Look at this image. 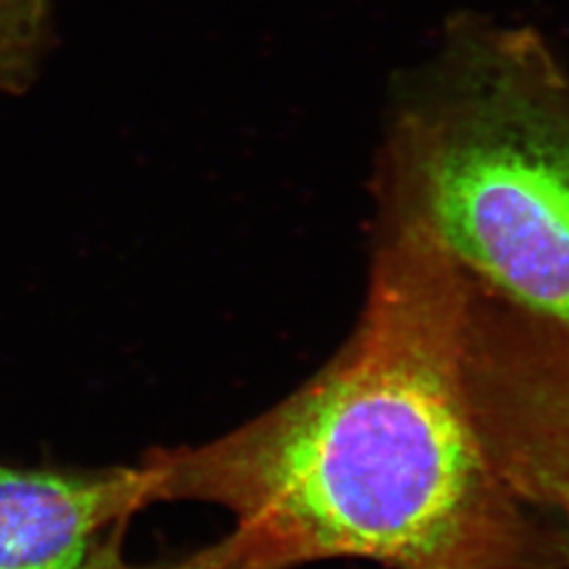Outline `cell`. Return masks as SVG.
Returning <instances> with one entry per match:
<instances>
[{
    "label": "cell",
    "instance_id": "6da1fadb",
    "mask_svg": "<svg viewBox=\"0 0 569 569\" xmlns=\"http://www.w3.org/2000/svg\"><path fill=\"white\" fill-rule=\"evenodd\" d=\"M467 274L413 224L376 220L342 348L279 406L199 448L157 449V502L230 510L264 569H550L465 390Z\"/></svg>",
    "mask_w": 569,
    "mask_h": 569
},
{
    "label": "cell",
    "instance_id": "7a4b0ae2",
    "mask_svg": "<svg viewBox=\"0 0 569 569\" xmlns=\"http://www.w3.org/2000/svg\"><path fill=\"white\" fill-rule=\"evenodd\" d=\"M376 218L420 226L477 283L569 327V70L531 28L448 26L397 79Z\"/></svg>",
    "mask_w": 569,
    "mask_h": 569
},
{
    "label": "cell",
    "instance_id": "3957f363",
    "mask_svg": "<svg viewBox=\"0 0 569 569\" xmlns=\"http://www.w3.org/2000/svg\"><path fill=\"white\" fill-rule=\"evenodd\" d=\"M465 390L510 493L569 531V327L467 277Z\"/></svg>",
    "mask_w": 569,
    "mask_h": 569
},
{
    "label": "cell",
    "instance_id": "277c9868",
    "mask_svg": "<svg viewBox=\"0 0 569 569\" xmlns=\"http://www.w3.org/2000/svg\"><path fill=\"white\" fill-rule=\"evenodd\" d=\"M152 502L148 460L98 472L0 467V569H81L110 529Z\"/></svg>",
    "mask_w": 569,
    "mask_h": 569
},
{
    "label": "cell",
    "instance_id": "5b68a950",
    "mask_svg": "<svg viewBox=\"0 0 569 569\" xmlns=\"http://www.w3.org/2000/svg\"><path fill=\"white\" fill-rule=\"evenodd\" d=\"M49 0H0V89H23L34 72Z\"/></svg>",
    "mask_w": 569,
    "mask_h": 569
},
{
    "label": "cell",
    "instance_id": "8992f818",
    "mask_svg": "<svg viewBox=\"0 0 569 569\" xmlns=\"http://www.w3.org/2000/svg\"><path fill=\"white\" fill-rule=\"evenodd\" d=\"M127 523L129 521H121L110 529L89 555V559L82 563L81 569H262L237 531H232L224 540L211 547H204L183 557L180 561L136 566L127 561L122 555Z\"/></svg>",
    "mask_w": 569,
    "mask_h": 569
}]
</instances>
